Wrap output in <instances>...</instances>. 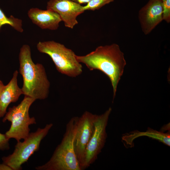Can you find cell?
Masks as SVG:
<instances>
[{
  "instance_id": "12",
  "label": "cell",
  "mask_w": 170,
  "mask_h": 170,
  "mask_svg": "<svg viewBox=\"0 0 170 170\" xmlns=\"http://www.w3.org/2000/svg\"><path fill=\"white\" fill-rule=\"evenodd\" d=\"M18 72L17 70L14 72L12 79L0 91V118L5 116L9 105L17 101L20 96L23 94L21 88L18 84Z\"/></svg>"
},
{
  "instance_id": "15",
  "label": "cell",
  "mask_w": 170,
  "mask_h": 170,
  "mask_svg": "<svg viewBox=\"0 0 170 170\" xmlns=\"http://www.w3.org/2000/svg\"><path fill=\"white\" fill-rule=\"evenodd\" d=\"M113 1L114 0H91L86 5L83 6V9L84 11L95 10Z\"/></svg>"
},
{
  "instance_id": "2",
  "label": "cell",
  "mask_w": 170,
  "mask_h": 170,
  "mask_svg": "<svg viewBox=\"0 0 170 170\" xmlns=\"http://www.w3.org/2000/svg\"><path fill=\"white\" fill-rule=\"evenodd\" d=\"M19 73L22 75L23 94L36 99H44L49 93L50 82L45 69L40 63L35 64L29 45H23L19 55Z\"/></svg>"
},
{
  "instance_id": "8",
  "label": "cell",
  "mask_w": 170,
  "mask_h": 170,
  "mask_svg": "<svg viewBox=\"0 0 170 170\" xmlns=\"http://www.w3.org/2000/svg\"><path fill=\"white\" fill-rule=\"evenodd\" d=\"M96 116V114L86 111L78 117L77 130L74 140L73 146L81 169L84 160L86 148L94 130Z\"/></svg>"
},
{
  "instance_id": "4",
  "label": "cell",
  "mask_w": 170,
  "mask_h": 170,
  "mask_svg": "<svg viewBox=\"0 0 170 170\" xmlns=\"http://www.w3.org/2000/svg\"><path fill=\"white\" fill-rule=\"evenodd\" d=\"M37 48L40 53L50 56L60 73L71 77L82 73V66L77 60L76 55L63 44L53 41L39 42Z\"/></svg>"
},
{
  "instance_id": "11",
  "label": "cell",
  "mask_w": 170,
  "mask_h": 170,
  "mask_svg": "<svg viewBox=\"0 0 170 170\" xmlns=\"http://www.w3.org/2000/svg\"><path fill=\"white\" fill-rule=\"evenodd\" d=\"M28 15L32 22L42 29L56 30L62 21L59 15L50 9L32 8L28 11Z\"/></svg>"
},
{
  "instance_id": "18",
  "label": "cell",
  "mask_w": 170,
  "mask_h": 170,
  "mask_svg": "<svg viewBox=\"0 0 170 170\" xmlns=\"http://www.w3.org/2000/svg\"><path fill=\"white\" fill-rule=\"evenodd\" d=\"M0 170H13L8 166L3 163L0 164Z\"/></svg>"
},
{
  "instance_id": "13",
  "label": "cell",
  "mask_w": 170,
  "mask_h": 170,
  "mask_svg": "<svg viewBox=\"0 0 170 170\" xmlns=\"http://www.w3.org/2000/svg\"><path fill=\"white\" fill-rule=\"evenodd\" d=\"M146 136L158 140L168 146L170 145V134L167 132L165 133L162 131L155 130L150 128L145 132H140L137 130L126 133L122 137V140L126 145L134 146V140L137 138Z\"/></svg>"
},
{
  "instance_id": "7",
  "label": "cell",
  "mask_w": 170,
  "mask_h": 170,
  "mask_svg": "<svg viewBox=\"0 0 170 170\" xmlns=\"http://www.w3.org/2000/svg\"><path fill=\"white\" fill-rule=\"evenodd\" d=\"M111 111L110 107L104 113L96 115L94 130L86 148L82 170L88 168L95 161L104 147L107 137L106 128Z\"/></svg>"
},
{
  "instance_id": "16",
  "label": "cell",
  "mask_w": 170,
  "mask_h": 170,
  "mask_svg": "<svg viewBox=\"0 0 170 170\" xmlns=\"http://www.w3.org/2000/svg\"><path fill=\"white\" fill-rule=\"evenodd\" d=\"M163 7V20L170 22V0H161Z\"/></svg>"
},
{
  "instance_id": "17",
  "label": "cell",
  "mask_w": 170,
  "mask_h": 170,
  "mask_svg": "<svg viewBox=\"0 0 170 170\" xmlns=\"http://www.w3.org/2000/svg\"><path fill=\"white\" fill-rule=\"evenodd\" d=\"M9 139L6 136L5 134L0 132V149L5 150L9 148Z\"/></svg>"
},
{
  "instance_id": "6",
  "label": "cell",
  "mask_w": 170,
  "mask_h": 170,
  "mask_svg": "<svg viewBox=\"0 0 170 170\" xmlns=\"http://www.w3.org/2000/svg\"><path fill=\"white\" fill-rule=\"evenodd\" d=\"M53 126L52 123L47 124L44 128H39L35 132L30 133L23 141L17 142L13 153L2 157L3 163L9 166L13 170L21 169L22 165L39 150L41 141Z\"/></svg>"
},
{
  "instance_id": "19",
  "label": "cell",
  "mask_w": 170,
  "mask_h": 170,
  "mask_svg": "<svg viewBox=\"0 0 170 170\" xmlns=\"http://www.w3.org/2000/svg\"><path fill=\"white\" fill-rule=\"evenodd\" d=\"M74 2H75L80 4L84 3H88L91 0H71Z\"/></svg>"
},
{
  "instance_id": "5",
  "label": "cell",
  "mask_w": 170,
  "mask_h": 170,
  "mask_svg": "<svg viewBox=\"0 0 170 170\" xmlns=\"http://www.w3.org/2000/svg\"><path fill=\"white\" fill-rule=\"evenodd\" d=\"M35 100L25 96L18 105L9 108L2 120L3 122L7 121L11 122L9 129L5 133L8 139H14L18 142L29 135V125L36 123L35 117H30L29 114L30 108Z\"/></svg>"
},
{
  "instance_id": "3",
  "label": "cell",
  "mask_w": 170,
  "mask_h": 170,
  "mask_svg": "<svg viewBox=\"0 0 170 170\" xmlns=\"http://www.w3.org/2000/svg\"><path fill=\"white\" fill-rule=\"evenodd\" d=\"M78 116L71 118L67 123L60 143L51 157L44 164L37 167L38 170H81L73 146Z\"/></svg>"
},
{
  "instance_id": "9",
  "label": "cell",
  "mask_w": 170,
  "mask_h": 170,
  "mask_svg": "<svg viewBox=\"0 0 170 170\" xmlns=\"http://www.w3.org/2000/svg\"><path fill=\"white\" fill-rule=\"evenodd\" d=\"M47 8L57 13L65 26L72 29L78 24L77 17L84 11L83 6L71 0H50Z\"/></svg>"
},
{
  "instance_id": "20",
  "label": "cell",
  "mask_w": 170,
  "mask_h": 170,
  "mask_svg": "<svg viewBox=\"0 0 170 170\" xmlns=\"http://www.w3.org/2000/svg\"><path fill=\"white\" fill-rule=\"evenodd\" d=\"M4 85L2 81L0 80V91Z\"/></svg>"
},
{
  "instance_id": "1",
  "label": "cell",
  "mask_w": 170,
  "mask_h": 170,
  "mask_svg": "<svg viewBox=\"0 0 170 170\" xmlns=\"http://www.w3.org/2000/svg\"><path fill=\"white\" fill-rule=\"evenodd\" d=\"M79 63L86 65L90 71L98 70L109 78L115 98L118 83L126 63L123 53L116 43L100 46L94 51L83 56L76 55Z\"/></svg>"
},
{
  "instance_id": "10",
  "label": "cell",
  "mask_w": 170,
  "mask_h": 170,
  "mask_svg": "<svg viewBox=\"0 0 170 170\" xmlns=\"http://www.w3.org/2000/svg\"><path fill=\"white\" fill-rule=\"evenodd\" d=\"M163 7L161 0H149L138 13L142 30L149 34L163 20Z\"/></svg>"
},
{
  "instance_id": "14",
  "label": "cell",
  "mask_w": 170,
  "mask_h": 170,
  "mask_svg": "<svg viewBox=\"0 0 170 170\" xmlns=\"http://www.w3.org/2000/svg\"><path fill=\"white\" fill-rule=\"evenodd\" d=\"M8 25L14 29L20 32L23 31L22 28V20L16 18L12 15L7 17L0 8V31L3 25Z\"/></svg>"
}]
</instances>
